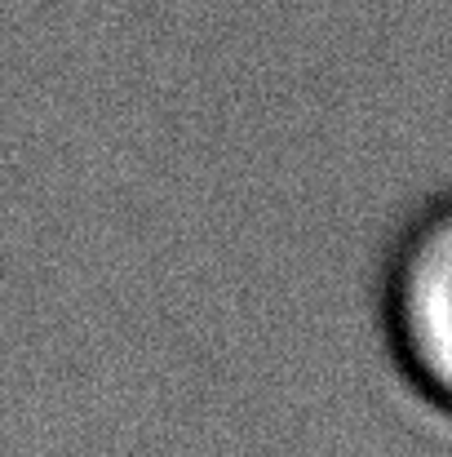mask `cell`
Here are the masks:
<instances>
[{
    "mask_svg": "<svg viewBox=\"0 0 452 457\" xmlns=\"http://www.w3.org/2000/svg\"><path fill=\"white\" fill-rule=\"evenodd\" d=\"M377 333L399 386L452 422V191L390 236L377 271Z\"/></svg>",
    "mask_w": 452,
    "mask_h": 457,
    "instance_id": "6da1fadb",
    "label": "cell"
}]
</instances>
